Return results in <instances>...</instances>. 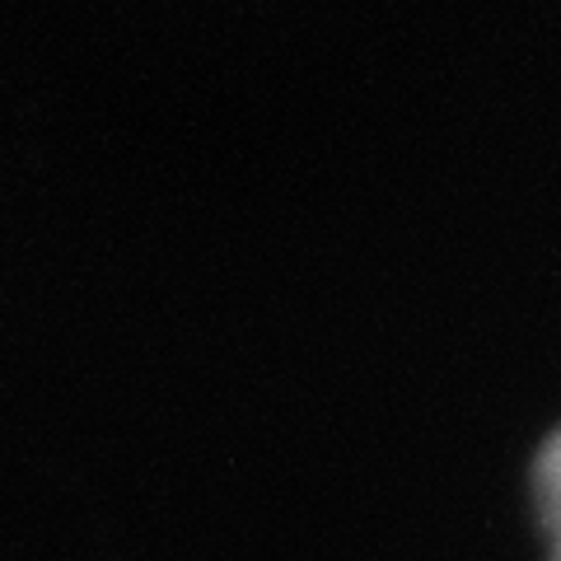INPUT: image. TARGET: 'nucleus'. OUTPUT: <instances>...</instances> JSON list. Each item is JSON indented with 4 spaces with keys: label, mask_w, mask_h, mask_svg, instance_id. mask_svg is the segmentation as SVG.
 Returning a JSON list of instances; mask_svg holds the SVG:
<instances>
[{
    "label": "nucleus",
    "mask_w": 561,
    "mask_h": 561,
    "mask_svg": "<svg viewBox=\"0 0 561 561\" xmlns=\"http://www.w3.org/2000/svg\"><path fill=\"white\" fill-rule=\"evenodd\" d=\"M538 511H542V524H548V534L557 542V552L561 557V435L542 449V459H538Z\"/></svg>",
    "instance_id": "obj_1"
},
{
    "label": "nucleus",
    "mask_w": 561,
    "mask_h": 561,
    "mask_svg": "<svg viewBox=\"0 0 561 561\" xmlns=\"http://www.w3.org/2000/svg\"><path fill=\"white\" fill-rule=\"evenodd\" d=\"M552 561H561V557H552Z\"/></svg>",
    "instance_id": "obj_2"
}]
</instances>
